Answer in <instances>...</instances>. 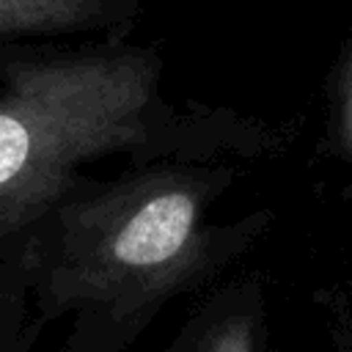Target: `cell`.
Returning a JSON list of instances; mask_svg holds the SVG:
<instances>
[{
  "instance_id": "cell-4",
  "label": "cell",
  "mask_w": 352,
  "mask_h": 352,
  "mask_svg": "<svg viewBox=\"0 0 352 352\" xmlns=\"http://www.w3.org/2000/svg\"><path fill=\"white\" fill-rule=\"evenodd\" d=\"M201 352H253V327L245 316L226 319L212 330Z\"/></svg>"
},
{
  "instance_id": "cell-1",
  "label": "cell",
  "mask_w": 352,
  "mask_h": 352,
  "mask_svg": "<svg viewBox=\"0 0 352 352\" xmlns=\"http://www.w3.org/2000/svg\"><path fill=\"white\" fill-rule=\"evenodd\" d=\"M154 88V55L132 47L14 66L0 94V234L55 206L85 160L138 143Z\"/></svg>"
},
{
  "instance_id": "cell-3",
  "label": "cell",
  "mask_w": 352,
  "mask_h": 352,
  "mask_svg": "<svg viewBox=\"0 0 352 352\" xmlns=\"http://www.w3.org/2000/svg\"><path fill=\"white\" fill-rule=\"evenodd\" d=\"M104 0H0V36L85 28L104 16Z\"/></svg>"
},
{
  "instance_id": "cell-2",
  "label": "cell",
  "mask_w": 352,
  "mask_h": 352,
  "mask_svg": "<svg viewBox=\"0 0 352 352\" xmlns=\"http://www.w3.org/2000/svg\"><path fill=\"white\" fill-rule=\"evenodd\" d=\"M201 250L198 187L179 173H146L63 212L52 292L132 311L182 286Z\"/></svg>"
},
{
  "instance_id": "cell-5",
  "label": "cell",
  "mask_w": 352,
  "mask_h": 352,
  "mask_svg": "<svg viewBox=\"0 0 352 352\" xmlns=\"http://www.w3.org/2000/svg\"><path fill=\"white\" fill-rule=\"evenodd\" d=\"M338 143L352 157V58L346 63L341 80V99H338Z\"/></svg>"
}]
</instances>
